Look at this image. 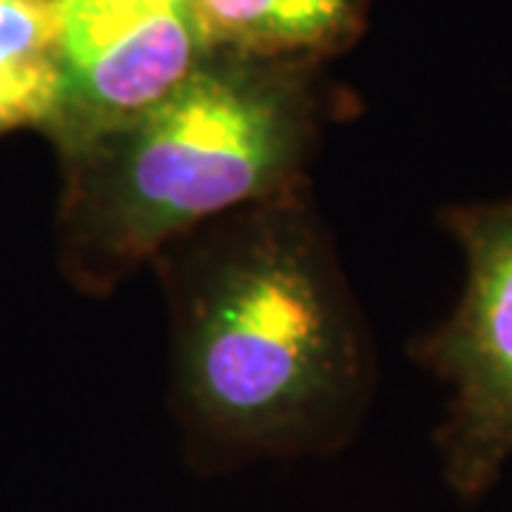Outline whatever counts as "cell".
<instances>
[{
	"label": "cell",
	"mask_w": 512,
	"mask_h": 512,
	"mask_svg": "<svg viewBox=\"0 0 512 512\" xmlns=\"http://www.w3.org/2000/svg\"><path fill=\"white\" fill-rule=\"evenodd\" d=\"M365 0H194L214 49L268 60L330 52L353 35Z\"/></svg>",
	"instance_id": "5"
},
{
	"label": "cell",
	"mask_w": 512,
	"mask_h": 512,
	"mask_svg": "<svg viewBox=\"0 0 512 512\" xmlns=\"http://www.w3.org/2000/svg\"><path fill=\"white\" fill-rule=\"evenodd\" d=\"M444 225L464 254V291L419 359L450 387L436 433L441 476L478 501L512 461V197L450 208Z\"/></svg>",
	"instance_id": "3"
},
{
	"label": "cell",
	"mask_w": 512,
	"mask_h": 512,
	"mask_svg": "<svg viewBox=\"0 0 512 512\" xmlns=\"http://www.w3.org/2000/svg\"><path fill=\"white\" fill-rule=\"evenodd\" d=\"M66 26H109L171 0H60Z\"/></svg>",
	"instance_id": "7"
},
{
	"label": "cell",
	"mask_w": 512,
	"mask_h": 512,
	"mask_svg": "<svg viewBox=\"0 0 512 512\" xmlns=\"http://www.w3.org/2000/svg\"><path fill=\"white\" fill-rule=\"evenodd\" d=\"M66 15L60 0H0V134L46 128L63 86Z\"/></svg>",
	"instance_id": "6"
},
{
	"label": "cell",
	"mask_w": 512,
	"mask_h": 512,
	"mask_svg": "<svg viewBox=\"0 0 512 512\" xmlns=\"http://www.w3.org/2000/svg\"><path fill=\"white\" fill-rule=\"evenodd\" d=\"M171 302L174 407L202 470L325 456L359 427L370 356L302 185L154 256Z\"/></svg>",
	"instance_id": "1"
},
{
	"label": "cell",
	"mask_w": 512,
	"mask_h": 512,
	"mask_svg": "<svg viewBox=\"0 0 512 512\" xmlns=\"http://www.w3.org/2000/svg\"><path fill=\"white\" fill-rule=\"evenodd\" d=\"M311 137L293 60L214 49L157 109L63 157L69 271L106 293L174 239L299 188Z\"/></svg>",
	"instance_id": "2"
},
{
	"label": "cell",
	"mask_w": 512,
	"mask_h": 512,
	"mask_svg": "<svg viewBox=\"0 0 512 512\" xmlns=\"http://www.w3.org/2000/svg\"><path fill=\"white\" fill-rule=\"evenodd\" d=\"M214 52L194 0L109 26H66V66L46 134L72 157L157 109Z\"/></svg>",
	"instance_id": "4"
}]
</instances>
